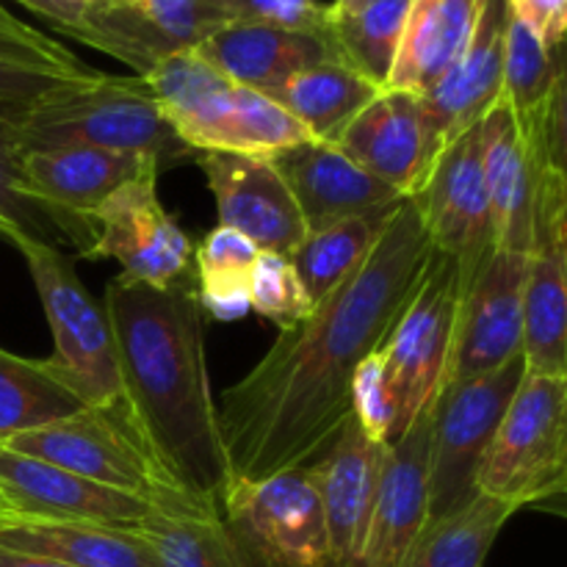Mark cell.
<instances>
[{
  "instance_id": "cell-26",
  "label": "cell",
  "mask_w": 567,
  "mask_h": 567,
  "mask_svg": "<svg viewBox=\"0 0 567 567\" xmlns=\"http://www.w3.org/2000/svg\"><path fill=\"white\" fill-rule=\"evenodd\" d=\"M0 546L72 567H158L138 526L6 520Z\"/></svg>"
},
{
  "instance_id": "cell-7",
  "label": "cell",
  "mask_w": 567,
  "mask_h": 567,
  "mask_svg": "<svg viewBox=\"0 0 567 567\" xmlns=\"http://www.w3.org/2000/svg\"><path fill=\"white\" fill-rule=\"evenodd\" d=\"M219 515L244 567H330L324 515L308 468L233 480Z\"/></svg>"
},
{
  "instance_id": "cell-34",
  "label": "cell",
  "mask_w": 567,
  "mask_h": 567,
  "mask_svg": "<svg viewBox=\"0 0 567 567\" xmlns=\"http://www.w3.org/2000/svg\"><path fill=\"white\" fill-rule=\"evenodd\" d=\"M413 0H377L358 14H332L330 37L338 61L352 66L374 86L385 89L402 42L404 20Z\"/></svg>"
},
{
  "instance_id": "cell-45",
  "label": "cell",
  "mask_w": 567,
  "mask_h": 567,
  "mask_svg": "<svg viewBox=\"0 0 567 567\" xmlns=\"http://www.w3.org/2000/svg\"><path fill=\"white\" fill-rule=\"evenodd\" d=\"M6 520V513H3V507H0V524H3Z\"/></svg>"
},
{
  "instance_id": "cell-28",
  "label": "cell",
  "mask_w": 567,
  "mask_h": 567,
  "mask_svg": "<svg viewBox=\"0 0 567 567\" xmlns=\"http://www.w3.org/2000/svg\"><path fill=\"white\" fill-rule=\"evenodd\" d=\"M380 92V86L352 66L341 61H321L288 78L271 100L280 103L313 142L332 144Z\"/></svg>"
},
{
  "instance_id": "cell-25",
  "label": "cell",
  "mask_w": 567,
  "mask_h": 567,
  "mask_svg": "<svg viewBox=\"0 0 567 567\" xmlns=\"http://www.w3.org/2000/svg\"><path fill=\"white\" fill-rule=\"evenodd\" d=\"M482 0H413L385 89L424 94L468 44Z\"/></svg>"
},
{
  "instance_id": "cell-10",
  "label": "cell",
  "mask_w": 567,
  "mask_h": 567,
  "mask_svg": "<svg viewBox=\"0 0 567 567\" xmlns=\"http://www.w3.org/2000/svg\"><path fill=\"white\" fill-rule=\"evenodd\" d=\"M482 169L493 219V247L529 252L532 210L540 166H565V100L554 105L543 125L526 127L515 120L507 100L482 116Z\"/></svg>"
},
{
  "instance_id": "cell-16",
  "label": "cell",
  "mask_w": 567,
  "mask_h": 567,
  "mask_svg": "<svg viewBox=\"0 0 567 567\" xmlns=\"http://www.w3.org/2000/svg\"><path fill=\"white\" fill-rule=\"evenodd\" d=\"M194 164L203 169L216 197L221 227L241 233L258 252L291 258L308 227L275 161L236 153H199Z\"/></svg>"
},
{
  "instance_id": "cell-11",
  "label": "cell",
  "mask_w": 567,
  "mask_h": 567,
  "mask_svg": "<svg viewBox=\"0 0 567 567\" xmlns=\"http://www.w3.org/2000/svg\"><path fill=\"white\" fill-rule=\"evenodd\" d=\"M524 360L532 374L567 377V172L540 166L526 252Z\"/></svg>"
},
{
  "instance_id": "cell-17",
  "label": "cell",
  "mask_w": 567,
  "mask_h": 567,
  "mask_svg": "<svg viewBox=\"0 0 567 567\" xmlns=\"http://www.w3.org/2000/svg\"><path fill=\"white\" fill-rule=\"evenodd\" d=\"M0 507L6 520L48 524L138 526L150 504L127 493L94 485L39 457L0 443ZM3 520V524H6Z\"/></svg>"
},
{
  "instance_id": "cell-8",
  "label": "cell",
  "mask_w": 567,
  "mask_h": 567,
  "mask_svg": "<svg viewBox=\"0 0 567 567\" xmlns=\"http://www.w3.org/2000/svg\"><path fill=\"white\" fill-rule=\"evenodd\" d=\"M460 297L457 266L446 255L435 252L419 293L399 319L391 341L382 347L385 382L393 399V432L388 446L432 408L446 385Z\"/></svg>"
},
{
  "instance_id": "cell-1",
  "label": "cell",
  "mask_w": 567,
  "mask_h": 567,
  "mask_svg": "<svg viewBox=\"0 0 567 567\" xmlns=\"http://www.w3.org/2000/svg\"><path fill=\"white\" fill-rule=\"evenodd\" d=\"M430 236L410 197L341 286L308 319L280 330L244 380L221 393L219 430L233 480L308 468L352 415V377L391 341L432 264Z\"/></svg>"
},
{
  "instance_id": "cell-33",
  "label": "cell",
  "mask_w": 567,
  "mask_h": 567,
  "mask_svg": "<svg viewBox=\"0 0 567 567\" xmlns=\"http://www.w3.org/2000/svg\"><path fill=\"white\" fill-rule=\"evenodd\" d=\"M78 410L83 404L66 391L48 360L0 349V443Z\"/></svg>"
},
{
  "instance_id": "cell-9",
  "label": "cell",
  "mask_w": 567,
  "mask_h": 567,
  "mask_svg": "<svg viewBox=\"0 0 567 567\" xmlns=\"http://www.w3.org/2000/svg\"><path fill=\"white\" fill-rule=\"evenodd\" d=\"M3 446L59 465L94 485L142 498L150 507L164 502H192L161 480L116 410L83 408L64 419L20 432Z\"/></svg>"
},
{
  "instance_id": "cell-6",
  "label": "cell",
  "mask_w": 567,
  "mask_h": 567,
  "mask_svg": "<svg viewBox=\"0 0 567 567\" xmlns=\"http://www.w3.org/2000/svg\"><path fill=\"white\" fill-rule=\"evenodd\" d=\"M524 374L526 360L518 354L491 374L441 388L430 410V520L480 496L482 460Z\"/></svg>"
},
{
  "instance_id": "cell-42",
  "label": "cell",
  "mask_w": 567,
  "mask_h": 567,
  "mask_svg": "<svg viewBox=\"0 0 567 567\" xmlns=\"http://www.w3.org/2000/svg\"><path fill=\"white\" fill-rule=\"evenodd\" d=\"M17 3L31 9L33 14L44 17L59 33H64L66 28L75 25V22L81 20L83 11H86V3H83V0H17Z\"/></svg>"
},
{
  "instance_id": "cell-24",
  "label": "cell",
  "mask_w": 567,
  "mask_h": 567,
  "mask_svg": "<svg viewBox=\"0 0 567 567\" xmlns=\"http://www.w3.org/2000/svg\"><path fill=\"white\" fill-rule=\"evenodd\" d=\"M150 169L161 172L153 158L97 147H53L22 153V177L39 199L92 221L100 205L116 188Z\"/></svg>"
},
{
  "instance_id": "cell-40",
  "label": "cell",
  "mask_w": 567,
  "mask_h": 567,
  "mask_svg": "<svg viewBox=\"0 0 567 567\" xmlns=\"http://www.w3.org/2000/svg\"><path fill=\"white\" fill-rule=\"evenodd\" d=\"M352 415L374 443L388 446L393 432V399L385 382V354L374 352L352 377Z\"/></svg>"
},
{
  "instance_id": "cell-38",
  "label": "cell",
  "mask_w": 567,
  "mask_h": 567,
  "mask_svg": "<svg viewBox=\"0 0 567 567\" xmlns=\"http://www.w3.org/2000/svg\"><path fill=\"white\" fill-rule=\"evenodd\" d=\"M0 59L28 66H42V70L75 72V75H86V72L94 70V66L83 64L59 39L25 25L14 14H9L3 6H0Z\"/></svg>"
},
{
  "instance_id": "cell-3",
  "label": "cell",
  "mask_w": 567,
  "mask_h": 567,
  "mask_svg": "<svg viewBox=\"0 0 567 567\" xmlns=\"http://www.w3.org/2000/svg\"><path fill=\"white\" fill-rule=\"evenodd\" d=\"M17 131L22 150H114L153 158L158 169L197 161L138 75L100 72L94 81L78 83L39 105Z\"/></svg>"
},
{
  "instance_id": "cell-2",
  "label": "cell",
  "mask_w": 567,
  "mask_h": 567,
  "mask_svg": "<svg viewBox=\"0 0 567 567\" xmlns=\"http://www.w3.org/2000/svg\"><path fill=\"white\" fill-rule=\"evenodd\" d=\"M120 365V419L161 480L219 513L230 463L205 360V310L188 280L169 288L120 275L103 299Z\"/></svg>"
},
{
  "instance_id": "cell-32",
  "label": "cell",
  "mask_w": 567,
  "mask_h": 567,
  "mask_svg": "<svg viewBox=\"0 0 567 567\" xmlns=\"http://www.w3.org/2000/svg\"><path fill=\"white\" fill-rule=\"evenodd\" d=\"M518 509L476 496L465 507L426 524L404 567H485L493 543Z\"/></svg>"
},
{
  "instance_id": "cell-14",
  "label": "cell",
  "mask_w": 567,
  "mask_h": 567,
  "mask_svg": "<svg viewBox=\"0 0 567 567\" xmlns=\"http://www.w3.org/2000/svg\"><path fill=\"white\" fill-rule=\"evenodd\" d=\"M526 252L493 249L463 288L446 382L491 374L524 354Z\"/></svg>"
},
{
  "instance_id": "cell-13",
  "label": "cell",
  "mask_w": 567,
  "mask_h": 567,
  "mask_svg": "<svg viewBox=\"0 0 567 567\" xmlns=\"http://www.w3.org/2000/svg\"><path fill=\"white\" fill-rule=\"evenodd\" d=\"M158 175L150 169L133 177L100 205L92 260L111 258L131 280L169 288L192 277L194 244L161 205Z\"/></svg>"
},
{
  "instance_id": "cell-27",
  "label": "cell",
  "mask_w": 567,
  "mask_h": 567,
  "mask_svg": "<svg viewBox=\"0 0 567 567\" xmlns=\"http://www.w3.org/2000/svg\"><path fill=\"white\" fill-rule=\"evenodd\" d=\"M22 142L20 131L0 120V236L33 238L39 244L72 249L81 258L92 260L97 244V227L92 219L61 210L44 203L28 188L22 177Z\"/></svg>"
},
{
  "instance_id": "cell-31",
  "label": "cell",
  "mask_w": 567,
  "mask_h": 567,
  "mask_svg": "<svg viewBox=\"0 0 567 567\" xmlns=\"http://www.w3.org/2000/svg\"><path fill=\"white\" fill-rule=\"evenodd\" d=\"M396 208L347 216V219L330 221V225L305 233L302 244L293 249L291 264L302 280L305 291H308L310 302L316 305L330 297L341 286L343 277L352 275L354 266L365 258V252L382 236Z\"/></svg>"
},
{
  "instance_id": "cell-4",
  "label": "cell",
  "mask_w": 567,
  "mask_h": 567,
  "mask_svg": "<svg viewBox=\"0 0 567 567\" xmlns=\"http://www.w3.org/2000/svg\"><path fill=\"white\" fill-rule=\"evenodd\" d=\"M48 316L53 354L48 363L83 408L116 410L122 399L120 365L109 316L78 277L75 260L59 247L11 233Z\"/></svg>"
},
{
  "instance_id": "cell-36",
  "label": "cell",
  "mask_w": 567,
  "mask_h": 567,
  "mask_svg": "<svg viewBox=\"0 0 567 567\" xmlns=\"http://www.w3.org/2000/svg\"><path fill=\"white\" fill-rule=\"evenodd\" d=\"M249 310L269 319L280 330L308 319L313 302H310L291 258L277 252H258L252 271H249Z\"/></svg>"
},
{
  "instance_id": "cell-12",
  "label": "cell",
  "mask_w": 567,
  "mask_h": 567,
  "mask_svg": "<svg viewBox=\"0 0 567 567\" xmlns=\"http://www.w3.org/2000/svg\"><path fill=\"white\" fill-rule=\"evenodd\" d=\"M419 208L432 249L454 260L460 291L493 252V219L482 169L480 125L449 142L410 197Z\"/></svg>"
},
{
  "instance_id": "cell-15",
  "label": "cell",
  "mask_w": 567,
  "mask_h": 567,
  "mask_svg": "<svg viewBox=\"0 0 567 567\" xmlns=\"http://www.w3.org/2000/svg\"><path fill=\"white\" fill-rule=\"evenodd\" d=\"M507 22V0H482L480 17L463 53L430 92L419 94L426 169L449 142H454L468 127L480 125L482 116L502 97Z\"/></svg>"
},
{
  "instance_id": "cell-41",
  "label": "cell",
  "mask_w": 567,
  "mask_h": 567,
  "mask_svg": "<svg viewBox=\"0 0 567 567\" xmlns=\"http://www.w3.org/2000/svg\"><path fill=\"white\" fill-rule=\"evenodd\" d=\"M509 14L524 20L543 44L563 50L567 31V0H507Z\"/></svg>"
},
{
  "instance_id": "cell-29",
  "label": "cell",
  "mask_w": 567,
  "mask_h": 567,
  "mask_svg": "<svg viewBox=\"0 0 567 567\" xmlns=\"http://www.w3.org/2000/svg\"><path fill=\"white\" fill-rule=\"evenodd\" d=\"M138 532L153 548L158 567H244L221 515L203 504H155Z\"/></svg>"
},
{
  "instance_id": "cell-30",
  "label": "cell",
  "mask_w": 567,
  "mask_h": 567,
  "mask_svg": "<svg viewBox=\"0 0 567 567\" xmlns=\"http://www.w3.org/2000/svg\"><path fill=\"white\" fill-rule=\"evenodd\" d=\"M502 97L520 125H540L565 97L563 50H551L524 20L509 14L504 37Z\"/></svg>"
},
{
  "instance_id": "cell-18",
  "label": "cell",
  "mask_w": 567,
  "mask_h": 567,
  "mask_svg": "<svg viewBox=\"0 0 567 567\" xmlns=\"http://www.w3.org/2000/svg\"><path fill=\"white\" fill-rule=\"evenodd\" d=\"M430 410L382 452L358 567H404L430 524Z\"/></svg>"
},
{
  "instance_id": "cell-46",
  "label": "cell",
  "mask_w": 567,
  "mask_h": 567,
  "mask_svg": "<svg viewBox=\"0 0 567 567\" xmlns=\"http://www.w3.org/2000/svg\"><path fill=\"white\" fill-rule=\"evenodd\" d=\"M83 3H92V0H83Z\"/></svg>"
},
{
  "instance_id": "cell-5",
  "label": "cell",
  "mask_w": 567,
  "mask_h": 567,
  "mask_svg": "<svg viewBox=\"0 0 567 567\" xmlns=\"http://www.w3.org/2000/svg\"><path fill=\"white\" fill-rule=\"evenodd\" d=\"M567 485V377L526 371L482 460L480 496L513 509L563 498Z\"/></svg>"
},
{
  "instance_id": "cell-43",
  "label": "cell",
  "mask_w": 567,
  "mask_h": 567,
  "mask_svg": "<svg viewBox=\"0 0 567 567\" xmlns=\"http://www.w3.org/2000/svg\"><path fill=\"white\" fill-rule=\"evenodd\" d=\"M0 567H72V565L55 563V559H48V557H37V554L11 551V548L0 546Z\"/></svg>"
},
{
  "instance_id": "cell-19",
  "label": "cell",
  "mask_w": 567,
  "mask_h": 567,
  "mask_svg": "<svg viewBox=\"0 0 567 567\" xmlns=\"http://www.w3.org/2000/svg\"><path fill=\"white\" fill-rule=\"evenodd\" d=\"M385 446L374 443L358 421H349L321 457L308 465L327 532L330 567H358Z\"/></svg>"
},
{
  "instance_id": "cell-35",
  "label": "cell",
  "mask_w": 567,
  "mask_h": 567,
  "mask_svg": "<svg viewBox=\"0 0 567 567\" xmlns=\"http://www.w3.org/2000/svg\"><path fill=\"white\" fill-rule=\"evenodd\" d=\"M258 249L230 227H216L194 249L197 297L205 313L221 321H236L249 313V271Z\"/></svg>"
},
{
  "instance_id": "cell-39",
  "label": "cell",
  "mask_w": 567,
  "mask_h": 567,
  "mask_svg": "<svg viewBox=\"0 0 567 567\" xmlns=\"http://www.w3.org/2000/svg\"><path fill=\"white\" fill-rule=\"evenodd\" d=\"M221 6L230 22H255L319 37L330 31V6L319 0H221Z\"/></svg>"
},
{
  "instance_id": "cell-23",
  "label": "cell",
  "mask_w": 567,
  "mask_h": 567,
  "mask_svg": "<svg viewBox=\"0 0 567 567\" xmlns=\"http://www.w3.org/2000/svg\"><path fill=\"white\" fill-rule=\"evenodd\" d=\"M197 50L227 81L255 89L266 97H271L297 72L321 61H338L330 37L282 31L255 22H230L197 44Z\"/></svg>"
},
{
  "instance_id": "cell-22",
  "label": "cell",
  "mask_w": 567,
  "mask_h": 567,
  "mask_svg": "<svg viewBox=\"0 0 567 567\" xmlns=\"http://www.w3.org/2000/svg\"><path fill=\"white\" fill-rule=\"evenodd\" d=\"M332 147L402 197H413L426 169L421 97L402 89H382L343 127Z\"/></svg>"
},
{
  "instance_id": "cell-37",
  "label": "cell",
  "mask_w": 567,
  "mask_h": 567,
  "mask_svg": "<svg viewBox=\"0 0 567 567\" xmlns=\"http://www.w3.org/2000/svg\"><path fill=\"white\" fill-rule=\"evenodd\" d=\"M97 75L100 70L75 75V72L42 70V66H28L0 59V120L20 127L50 97L78 86V83L94 81Z\"/></svg>"
},
{
  "instance_id": "cell-21",
  "label": "cell",
  "mask_w": 567,
  "mask_h": 567,
  "mask_svg": "<svg viewBox=\"0 0 567 567\" xmlns=\"http://www.w3.org/2000/svg\"><path fill=\"white\" fill-rule=\"evenodd\" d=\"M175 131L197 155L236 153L275 158L297 144L313 142L280 103L233 81Z\"/></svg>"
},
{
  "instance_id": "cell-44",
  "label": "cell",
  "mask_w": 567,
  "mask_h": 567,
  "mask_svg": "<svg viewBox=\"0 0 567 567\" xmlns=\"http://www.w3.org/2000/svg\"><path fill=\"white\" fill-rule=\"evenodd\" d=\"M371 3H377V0H332L330 11L332 14H358V11L369 9Z\"/></svg>"
},
{
  "instance_id": "cell-20",
  "label": "cell",
  "mask_w": 567,
  "mask_h": 567,
  "mask_svg": "<svg viewBox=\"0 0 567 567\" xmlns=\"http://www.w3.org/2000/svg\"><path fill=\"white\" fill-rule=\"evenodd\" d=\"M271 161L286 181L308 230L347 216L391 210L404 199L396 188L360 169L332 144L305 142Z\"/></svg>"
}]
</instances>
